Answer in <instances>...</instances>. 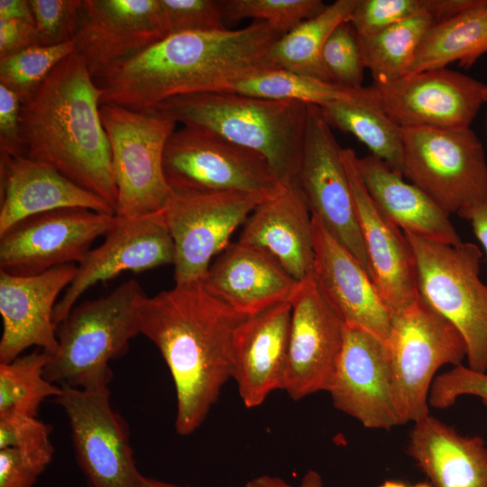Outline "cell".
Here are the masks:
<instances>
[{"mask_svg": "<svg viewBox=\"0 0 487 487\" xmlns=\"http://www.w3.org/2000/svg\"><path fill=\"white\" fill-rule=\"evenodd\" d=\"M245 317L202 281L143 299L141 335L158 348L171 374L179 435L202 425L231 379L234 336Z\"/></svg>", "mask_w": 487, "mask_h": 487, "instance_id": "cell-1", "label": "cell"}, {"mask_svg": "<svg viewBox=\"0 0 487 487\" xmlns=\"http://www.w3.org/2000/svg\"><path fill=\"white\" fill-rule=\"evenodd\" d=\"M280 36L254 21L239 30L169 35L96 81L100 105L142 111L177 96L225 92L233 81L273 69L269 51Z\"/></svg>", "mask_w": 487, "mask_h": 487, "instance_id": "cell-2", "label": "cell"}, {"mask_svg": "<svg viewBox=\"0 0 487 487\" xmlns=\"http://www.w3.org/2000/svg\"><path fill=\"white\" fill-rule=\"evenodd\" d=\"M102 95L79 54L62 60L22 102L23 155L51 165L115 211L111 150L99 110Z\"/></svg>", "mask_w": 487, "mask_h": 487, "instance_id": "cell-3", "label": "cell"}, {"mask_svg": "<svg viewBox=\"0 0 487 487\" xmlns=\"http://www.w3.org/2000/svg\"><path fill=\"white\" fill-rule=\"evenodd\" d=\"M149 110L259 153L286 186L297 178L307 124L306 104L212 92L177 96Z\"/></svg>", "mask_w": 487, "mask_h": 487, "instance_id": "cell-4", "label": "cell"}, {"mask_svg": "<svg viewBox=\"0 0 487 487\" xmlns=\"http://www.w3.org/2000/svg\"><path fill=\"white\" fill-rule=\"evenodd\" d=\"M145 294L135 280L107 295L75 306L58 327V348L45 367L52 383L80 389L108 388L110 362L141 334Z\"/></svg>", "mask_w": 487, "mask_h": 487, "instance_id": "cell-5", "label": "cell"}, {"mask_svg": "<svg viewBox=\"0 0 487 487\" xmlns=\"http://www.w3.org/2000/svg\"><path fill=\"white\" fill-rule=\"evenodd\" d=\"M411 244L419 296L464 337L468 367L487 372V285L479 247L450 245L404 233Z\"/></svg>", "mask_w": 487, "mask_h": 487, "instance_id": "cell-6", "label": "cell"}, {"mask_svg": "<svg viewBox=\"0 0 487 487\" xmlns=\"http://www.w3.org/2000/svg\"><path fill=\"white\" fill-rule=\"evenodd\" d=\"M117 190L115 215L137 218L161 212L173 192L162 166L165 144L177 124L153 110L100 105Z\"/></svg>", "mask_w": 487, "mask_h": 487, "instance_id": "cell-7", "label": "cell"}, {"mask_svg": "<svg viewBox=\"0 0 487 487\" xmlns=\"http://www.w3.org/2000/svg\"><path fill=\"white\" fill-rule=\"evenodd\" d=\"M162 166L174 193H244L265 201L287 187L259 153L195 126L170 134Z\"/></svg>", "mask_w": 487, "mask_h": 487, "instance_id": "cell-8", "label": "cell"}, {"mask_svg": "<svg viewBox=\"0 0 487 487\" xmlns=\"http://www.w3.org/2000/svg\"><path fill=\"white\" fill-rule=\"evenodd\" d=\"M397 409L401 424L429 415L428 396L438 369L460 365L466 357L458 330L420 296L391 315L387 341Z\"/></svg>", "mask_w": 487, "mask_h": 487, "instance_id": "cell-9", "label": "cell"}, {"mask_svg": "<svg viewBox=\"0 0 487 487\" xmlns=\"http://www.w3.org/2000/svg\"><path fill=\"white\" fill-rule=\"evenodd\" d=\"M402 129V176L459 217L487 199V161L471 128Z\"/></svg>", "mask_w": 487, "mask_h": 487, "instance_id": "cell-10", "label": "cell"}, {"mask_svg": "<svg viewBox=\"0 0 487 487\" xmlns=\"http://www.w3.org/2000/svg\"><path fill=\"white\" fill-rule=\"evenodd\" d=\"M262 200L244 193H174L161 211L175 248V284L203 281L213 262Z\"/></svg>", "mask_w": 487, "mask_h": 487, "instance_id": "cell-11", "label": "cell"}, {"mask_svg": "<svg viewBox=\"0 0 487 487\" xmlns=\"http://www.w3.org/2000/svg\"><path fill=\"white\" fill-rule=\"evenodd\" d=\"M55 401L69 420L78 463L91 487H141L126 425L108 388L61 386Z\"/></svg>", "mask_w": 487, "mask_h": 487, "instance_id": "cell-12", "label": "cell"}, {"mask_svg": "<svg viewBox=\"0 0 487 487\" xmlns=\"http://www.w3.org/2000/svg\"><path fill=\"white\" fill-rule=\"evenodd\" d=\"M321 107L308 105L301 161L296 181L311 215L344 245L370 275L369 262L342 149ZM371 277V276H370Z\"/></svg>", "mask_w": 487, "mask_h": 487, "instance_id": "cell-13", "label": "cell"}, {"mask_svg": "<svg viewBox=\"0 0 487 487\" xmlns=\"http://www.w3.org/2000/svg\"><path fill=\"white\" fill-rule=\"evenodd\" d=\"M485 84L446 68L365 87L373 102L400 128L465 129L484 101Z\"/></svg>", "mask_w": 487, "mask_h": 487, "instance_id": "cell-14", "label": "cell"}, {"mask_svg": "<svg viewBox=\"0 0 487 487\" xmlns=\"http://www.w3.org/2000/svg\"><path fill=\"white\" fill-rule=\"evenodd\" d=\"M114 218L115 215L68 207L23 219L0 235L1 271L26 276L79 264Z\"/></svg>", "mask_w": 487, "mask_h": 487, "instance_id": "cell-15", "label": "cell"}, {"mask_svg": "<svg viewBox=\"0 0 487 487\" xmlns=\"http://www.w3.org/2000/svg\"><path fill=\"white\" fill-rule=\"evenodd\" d=\"M167 36L160 0H84L73 43L97 81Z\"/></svg>", "mask_w": 487, "mask_h": 487, "instance_id": "cell-16", "label": "cell"}, {"mask_svg": "<svg viewBox=\"0 0 487 487\" xmlns=\"http://www.w3.org/2000/svg\"><path fill=\"white\" fill-rule=\"evenodd\" d=\"M326 391L335 409L366 428L402 425L388 346L365 330L345 326L341 354Z\"/></svg>", "mask_w": 487, "mask_h": 487, "instance_id": "cell-17", "label": "cell"}, {"mask_svg": "<svg viewBox=\"0 0 487 487\" xmlns=\"http://www.w3.org/2000/svg\"><path fill=\"white\" fill-rule=\"evenodd\" d=\"M291 320L282 390L293 400L326 391L344 343L345 325L311 276L290 299Z\"/></svg>", "mask_w": 487, "mask_h": 487, "instance_id": "cell-18", "label": "cell"}, {"mask_svg": "<svg viewBox=\"0 0 487 487\" xmlns=\"http://www.w3.org/2000/svg\"><path fill=\"white\" fill-rule=\"evenodd\" d=\"M175 248L161 212L124 218L115 215L105 241L90 250L78 265L77 273L57 302L53 322L59 327L78 299L98 282L109 280L124 271L141 272L174 264Z\"/></svg>", "mask_w": 487, "mask_h": 487, "instance_id": "cell-19", "label": "cell"}, {"mask_svg": "<svg viewBox=\"0 0 487 487\" xmlns=\"http://www.w3.org/2000/svg\"><path fill=\"white\" fill-rule=\"evenodd\" d=\"M357 155L342 149L371 279L391 315L419 298L415 255L404 232L379 210L358 171Z\"/></svg>", "mask_w": 487, "mask_h": 487, "instance_id": "cell-20", "label": "cell"}, {"mask_svg": "<svg viewBox=\"0 0 487 487\" xmlns=\"http://www.w3.org/2000/svg\"><path fill=\"white\" fill-rule=\"evenodd\" d=\"M78 265H60L34 275L0 271L3 333L0 363H8L31 346L52 355L58 348L54 308L61 290L73 280Z\"/></svg>", "mask_w": 487, "mask_h": 487, "instance_id": "cell-21", "label": "cell"}, {"mask_svg": "<svg viewBox=\"0 0 487 487\" xmlns=\"http://www.w3.org/2000/svg\"><path fill=\"white\" fill-rule=\"evenodd\" d=\"M313 280L345 326L361 328L385 344L391 315L369 273L355 257L312 216Z\"/></svg>", "mask_w": 487, "mask_h": 487, "instance_id": "cell-22", "label": "cell"}, {"mask_svg": "<svg viewBox=\"0 0 487 487\" xmlns=\"http://www.w3.org/2000/svg\"><path fill=\"white\" fill-rule=\"evenodd\" d=\"M291 320L290 300L247 316L234 341L231 379L243 404L253 409L282 390Z\"/></svg>", "mask_w": 487, "mask_h": 487, "instance_id": "cell-23", "label": "cell"}, {"mask_svg": "<svg viewBox=\"0 0 487 487\" xmlns=\"http://www.w3.org/2000/svg\"><path fill=\"white\" fill-rule=\"evenodd\" d=\"M0 235L30 216L68 207L115 215L98 196L51 165L24 155L0 154Z\"/></svg>", "mask_w": 487, "mask_h": 487, "instance_id": "cell-24", "label": "cell"}, {"mask_svg": "<svg viewBox=\"0 0 487 487\" xmlns=\"http://www.w3.org/2000/svg\"><path fill=\"white\" fill-rule=\"evenodd\" d=\"M202 282L244 316L290 300L299 284L270 253L239 241L217 255Z\"/></svg>", "mask_w": 487, "mask_h": 487, "instance_id": "cell-25", "label": "cell"}, {"mask_svg": "<svg viewBox=\"0 0 487 487\" xmlns=\"http://www.w3.org/2000/svg\"><path fill=\"white\" fill-rule=\"evenodd\" d=\"M238 241L270 253L299 282L311 276L312 215L296 179L280 195L253 209Z\"/></svg>", "mask_w": 487, "mask_h": 487, "instance_id": "cell-26", "label": "cell"}, {"mask_svg": "<svg viewBox=\"0 0 487 487\" xmlns=\"http://www.w3.org/2000/svg\"><path fill=\"white\" fill-rule=\"evenodd\" d=\"M356 165L379 210L404 233L450 245L462 243L449 215L385 161L371 154L357 157Z\"/></svg>", "mask_w": 487, "mask_h": 487, "instance_id": "cell-27", "label": "cell"}, {"mask_svg": "<svg viewBox=\"0 0 487 487\" xmlns=\"http://www.w3.org/2000/svg\"><path fill=\"white\" fill-rule=\"evenodd\" d=\"M407 453L432 487H487V446L432 415L414 423Z\"/></svg>", "mask_w": 487, "mask_h": 487, "instance_id": "cell-28", "label": "cell"}, {"mask_svg": "<svg viewBox=\"0 0 487 487\" xmlns=\"http://www.w3.org/2000/svg\"><path fill=\"white\" fill-rule=\"evenodd\" d=\"M487 52V2L434 23L422 38L409 74L446 68L458 61L470 67Z\"/></svg>", "mask_w": 487, "mask_h": 487, "instance_id": "cell-29", "label": "cell"}, {"mask_svg": "<svg viewBox=\"0 0 487 487\" xmlns=\"http://www.w3.org/2000/svg\"><path fill=\"white\" fill-rule=\"evenodd\" d=\"M321 110L331 127L354 135L372 155L402 175V129L373 102L365 87L354 89L351 98L332 102Z\"/></svg>", "mask_w": 487, "mask_h": 487, "instance_id": "cell-30", "label": "cell"}, {"mask_svg": "<svg viewBox=\"0 0 487 487\" xmlns=\"http://www.w3.org/2000/svg\"><path fill=\"white\" fill-rule=\"evenodd\" d=\"M357 2L336 0L280 36L269 51L271 64L276 69L330 82L321 61L324 45L339 24L349 22Z\"/></svg>", "mask_w": 487, "mask_h": 487, "instance_id": "cell-31", "label": "cell"}, {"mask_svg": "<svg viewBox=\"0 0 487 487\" xmlns=\"http://www.w3.org/2000/svg\"><path fill=\"white\" fill-rule=\"evenodd\" d=\"M436 20L420 13L367 36H358L365 68L373 82L385 83L408 74L417 49Z\"/></svg>", "mask_w": 487, "mask_h": 487, "instance_id": "cell-32", "label": "cell"}, {"mask_svg": "<svg viewBox=\"0 0 487 487\" xmlns=\"http://www.w3.org/2000/svg\"><path fill=\"white\" fill-rule=\"evenodd\" d=\"M275 101H294L324 106L349 99L354 89L283 69H268L233 81L225 91Z\"/></svg>", "mask_w": 487, "mask_h": 487, "instance_id": "cell-33", "label": "cell"}, {"mask_svg": "<svg viewBox=\"0 0 487 487\" xmlns=\"http://www.w3.org/2000/svg\"><path fill=\"white\" fill-rule=\"evenodd\" d=\"M51 357L41 350L0 363V417L36 418L45 399L61 393V386L51 382L44 375Z\"/></svg>", "mask_w": 487, "mask_h": 487, "instance_id": "cell-34", "label": "cell"}, {"mask_svg": "<svg viewBox=\"0 0 487 487\" xmlns=\"http://www.w3.org/2000/svg\"><path fill=\"white\" fill-rule=\"evenodd\" d=\"M76 52L73 41L53 45H33L13 55L0 58V84L27 100L52 69Z\"/></svg>", "mask_w": 487, "mask_h": 487, "instance_id": "cell-35", "label": "cell"}, {"mask_svg": "<svg viewBox=\"0 0 487 487\" xmlns=\"http://www.w3.org/2000/svg\"><path fill=\"white\" fill-rule=\"evenodd\" d=\"M320 0H221L225 23L250 18L263 22L281 36L324 10Z\"/></svg>", "mask_w": 487, "mask_h": 487, "instance_id": "cell-36", "label": "cell"}, {"mask_svg": "<svg viewBox=\"0 0 487 487\" xmlns=\"http://www.w3.org/2000/svg\"><path fill=\"white\" fill-rule=\"evenodd\" d=\"M321 61L331 83L350 90L363 87L365 66L358 35L350 22L342 23L332 32Z\"/></svg>", "mask_w": 487, "mask_h": 487, "instance_id": "cell-37", "label": "cell"}, {"mask_svg": "<svg viewBox=\"0 0 487 487\" xmlns=\"http://www.w3.org/2000/svg\"><path fill=\"white\" fill-rule=\"evenodd\" d=\"M37 45L53 46L73 41L84 0H29Z\"/></svg>", "mask_w": 487, "mask_h": 487, "instance_id": "cell-38", "label": "cell"}, {"mask_svg": "<svg viewBox=\"0 0 487 487\" xmlns=\"http://www.w3.org/2000/svg\"><path fill=\"white\" fill-rule=\"evenodd\" d=\"M429 9L430 0H358L349 22L362 37Z\"/></svg>", "mask_w": 487, "mask_h": 487, "instance_id": "cell-39", "label": "cell"}, {"mask_svg": "<svg viewBox=\"0 0 487 487\" xmlns=\"http://www.w3.org/2000/svg\"><path fill=\"white\" fill-rule=\"evenodd\" d=\"M169 35L224 31L220 1L160 0Z\"/></svg>", "mask_w": 487, "mask_h": 487, "instance_id": "cell-40", "label": "cell"}, {"mask_svg": "<svg viewBox=\"0 0 487 487\" xmlns=\"http://www.w3.org/2000/svg\"><path fill=\"white\" fill-rule=\"evenodd\" d=\"M53 454L52 445L33 449H0V487H35Z\"/></svg>", "mask_w": 487, "mask_h": 487, "instance_id": "cell-41", "label": "cell"}, {"mask_svg": "<svg viewBox=\"0 0 487 487\" xmlns=\"http://www.w3.org/2000/svg\"><path fill=\"white\" fill-rule=\"evenodd\" d=\"M465 395L475 396L487 406V372H479L460 364L437 375L429 391L428 404L444 409Z\"/></svg>", "mask_w": 487, "mask_h": 487, "instance_id": "cell-42", "label": "cell"}, {"mask_svg": "<svg viewBox=\"0 0 487 487\" xmlns=\"http://www.w3.org/2000/svg\"><path fill=\"white\" fill-rule=\"evenodd\" d=\"M51 428L35 417H0V449H33L51 446Z\"/></svg>", "mask_w": 487, "mask_h": 487, "instance_id": "cell-43", "label": "cell"}, {"mask_svg": "<svg viewBox=\"0 0 487 487\" xmlns=\"http://www.w3.org/2000/svg\"><path fill=\"white\" fill-rule=\"evenodd\" d=\"M22 101L16 93L0 84V154L23 155L21 129Z\"/></svg>", "mask_w": 487, "mask_h": 487, "instance_id": "cell-44", "label": "cell"}, {"mask_svg": "<svg viewBox=\"0 0 487 487\" xmlns=\"http://www.w3.org/2000/svg\"><path fill=\"white\" fill-rule=\"evenodd\" d=\"M37 45L34 24L18 20H0V58Z\"/></svg>", "mask_w": 487, "mask_h": 487, "instance_id": "cell-45", "label": "cell"}, {"mask_svg": "<svg viewBox=\"0 0 487 487\" xmlns=\"http://www.w3.org/2000/svg\"><path fill=\"white\" fill-rule=\"evenodd\" d=\"M244 487H324L320 473L309 469L299 484L293 485L279 476L262 474L250 479Z\"/></svg>", "mask_w": 487, "mask_h": 487, "instance_id": "cell-46", "label": "cell"}, {"mask_svg": "<svg viewBox=\"0 0 487 487\" xmlns=\"http://www.w3.org/2000/svg\"><path fill=\"white\" fill-rule=\"evenodd\" d=\"M461 217L471 223L475 237L483 246L487 257V199L465 211Z\"/></svg>", "mask_w": 487, "mask_h": 487, "instance_id": "cell-47", "label": "cell"}, {"mask_svg": "<svg viewBox=\"0 0 487 487\" xmlns=\"http://www.w3.org/2000/svg\"><path fill=\"white\" fill-rule=\"evenodd\" d=\"M0 20H18L34 24L29 0H0Z\"/></svg>", "mask_w": 487, "mask_h": 487, "instance_id": "cell-48", "label": "cell"}, {"mask_svg": "<svg viewBox=\"0 0 487 487\" xmlns=\"http://www.w3.org/2000/svg\"><path fill=\"white\" fill-rule=\"evenodd\" d=\"M141 487H188V486L177 485V484L166 482L163 481H159L157 479L143 476Z\"/></svg>", "mask_w": 487, "mask_h": 487, "instance_id": "cell-49", "label": "cell"}, {"mask_svg": "<svg viewBox=\"0 0 487 487\" xmlns=\"http://www.w3.org/2000/svg\"><path fill=\"white\" fill-rule=\"evenodd\" d=\"M378 487H408L403 482L396 480H387L381 483Z\"/></svg>", "mask_w": 487, "mask_h": 487, "instance_id": "cell-50", "label": "cell"}, {"mask_svg": "<svg viewBox=\"0 0 487 487\" xmlns=\"http://www.w3.org/2000/svg\"><path fill=\"white\" fill-rule=\"evenodd\" d=\"M410 487H432V486L430 483L423 482H417Z\"/></svg>", "mask_w": 487, "mask_h": 487, "instance_id": "cell-51", "label": "cell"}, {"mask_svg": "<svg viewBox=\"0 0 487 487\" xmlns=\"http://www.w3.org/2000/svg\"><path fill=\"white\" fill-rule=\"evenodd\" d=\"M484 101H485V104H487V84H485V87H484Z\"/></svg>", "mask_w": 487, "mask_h": 487, "instance_id": "cell-52", "label": "cell"}, {"mask_svg": "<svg viewBox=\"0 0 487 487\" xmlns=\"http://www.w3.org/2000/svg\"><path fill=\"white\" fill-rule=\"evenodd\" d=\"M485 132H486V144H487V110H486V118H485Z\"/></svg>", "mask_w": 487, "mask_h": 487, "instance_id": "cell-53", "label": "cell"}]
</instances>
